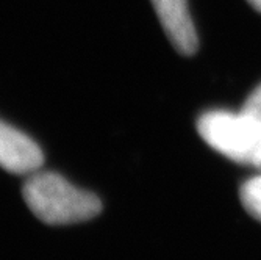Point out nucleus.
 <instances>
[{
  "label": "nucleus",
  "mask_w": 261,
  "mask_h": 260,
  "mask_svg": "<svg viewBox=\"0 0 261 260\" xmlns=\"http://www.w3.org/2000/svg\"><path fill=\"white\" fill-rule=\"evenodd\" d=\"M22 193L33 214L54 226L83 223L102 210L96 195L80 190L55 173H32Z\"/></svg>",
  "instance_id": "nucleus-1"
},
{
  "label": "nucleus",
  "mask_w": 261,
  "mask_h": 260,
  "mask_svg": "<svg viewBox=\"0 0 261 260\" xmlns=\"http://www.w3.org/2000/svg\"><path fill=\"white\" fill-rule=\"evenodd\" d=\"M199 135L224 157L261 170V124L240 113L213 110L197 121Z\"/></svg>",
  "instance_id": "nucleus-2"
},
{
  "label": "nucleus",
  "mask_w": 261,
  "mask_h": 260,
  "mask_svg": "<svg viewBox=\"0 0 261 260\" xmlns=\"http://www.w3.org/2000/svg\"><path fill=\"white\" fill-rule=\"evenodd\" d=\"M42 161V151L30 136L0 121V167L13 174H32Z\"/></svg>",
  "instance_id": "nucleus-3"
},
{
  "label": "nucleus",
  "mask_w": 261,
  "mask_h": 260,
  "mask_svg": "<svg viewBox=\"0 0 261 260\" xmlns=\"http://www.w3.org/2000/svg\"><path fill=\"white\" fill-rule=\"evenodd\" d=\"M152 5L177 52L193 55L199 47V39L188 10V0H152Z\"/></svg>",
  "instance_id": "nucleus-4"
},
{
  "label": "nucleus",
  "mask_w": 261,
  "mask_h": 260,
  "mask_svg": "<svg viewBox=\"0 0 261 260\" xmlns=\"http://www.w3.org/2000/svg\"><path fill=\"white\" fill-rule=\"evenodd\" d=\"M240 198L247 214L261 223V174L243 183Z\"/></svg>",
  "instance_id": "nucleus-5"
},
{
  "label": "nucleus",
  "mask_w": 261,
  "mask_h": 260,
  "mask_svg": "<svg viewBox=\"0 0 261 260\" xmlns=\"http://www.w3.org/2000/svg\"><path fill=\"white\" fill-rule=\"evenodd\" d=\"M241 111L252 117L258 124H261V83L250 92V96L244 102Z\"/></svg>",
  "instance_id": "nucleus-6"
},
{
  "label": "nucleus",
  "mask_w": 261,
  "mask_h": 260,
  "mask_svg": "<svg viewBox=\"0 0 261 260\" xmlns=\"http://www.w3.org/2000/svg\"><path fill=\"white\" fill-rule=\"evenodd\" d=\"M247 2L256 10V11H259L261 13V0H247Z\"/></svg>",
  "instance_id": "nucleus-7"
}]
</instances>
